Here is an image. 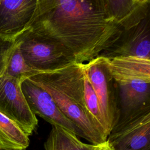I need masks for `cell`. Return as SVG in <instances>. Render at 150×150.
Listing matches in <instances>:
<instances>
[{
    "mask_svg": "<svg viewBox=\"0 0 150 150\" xmlns=\"http://www.w3.org/2000/svg\"><path fill=\"white\" fill-rule=\"evenodd\" d=\"M22 82L12 77H0V112L15 122L29 137L36 129L38 120L22 93Z\"/></svg>",
    "mask_w": 150,
    "mask_h": 150,
    "instance_id": "obj_4",
    "label": "cell"
},
{
    "mask_svg": "<svg viewBox=\"0 0 150 150\" xmlns=\"http://www.w3.org/2000/svg\"><path fill=\"white\" fill-rule=\"evenodd\" d=\"M34 76L70 97L88 112L84 101L83 63H75L57 70L40 73Z\"/></svg>",
    "mask_w": 150,
    "mask_h": 150,
    "instance_id": "obj_10",
    "label": "cell"
},
{
    "mask_svg": "<svg viewBox=\"0 0 150 150\" xmlns=\"http://www.w3.org/2000/svg\"><path fill=\"white\" fill-rule=\"evenodd\" d=\"M52 129L44 144L45 150H98L99 145L86 144L73 132L57 125Z\"/></svg>",
    "mask_w": 150,
    "mask_h": 150,
    "instance_id": "obj_15",
    "label": "cell"
},
{
    "mask_svg": "<svg viewBox=\"0 0 150 150\" xmlns=\"http://www.w3.org/2000/svg\"><path fill=\"white\" fill-rule=\"evenodd\" d=\"M84 72L96 95L107 138L119 118L118 87L109 67L108 59L98 56L83 63Z\"/></svg>",
    "mask_w": 150,
    "mask_h": 150,
    "instance_id": "obj_2",
    "label": "cell"
},
{
    "mask_svg": "<svg viewBox=\"0 0 150 150\" xmlns=\"http://www.w3.org/2000/svg\"></svg>",
    "mask_w": 150,
    "mask_h": 150,
    "instance_id": "obj_19",
    "label": "cell"
},
{
    "mask_svg": "<svg viewBox=\"0 0 150 150\" xmlns=\"http://www.w3.org/2000/svg\"><path fill=\"white\" fill-rule=\"evenodd\" d=\"M21 89L31 111L52 125H57L85 138L82 131L60 110L50 95L29 79L21 83Z\"/></svg>",
    "mask_w": 150,
    "mask_h": 150,
    "instance_id": "obj_7",
    "label": "cell"
},
{
    "mask_svg": "<svg viewBox=\"0 0 150 150\" xmlns=\"http://www.w3.org/2000/svg\"><path fill=\"white\" fill-rule=\"evenodd\" d=\"M107 17L128 30L149 15V0H101Z\"/></svg>",
    "mask_w": 150,
    "mask_h": 150,
    "instance_id": "obj_12",
    "label": "cell"
},
{
    "mask_svg": "<svg viewBox=\"0 0 150 150\" xmlns=\"http://www.w3.org/2000/svg\"><path fill=\"white\" fill-rule=\"evenodd\" d=\"M122 30L107 17L101 0H38L26 30L60 43L83 63L111 46Z\"/></svg>",
    "mask_w": 150,
    "mask_h": 150,
    "instance_id": "obj_1",
    "label": "cell"
},
{
    "mask_svg": "<svg viewBox=\"0 0 150 150\" xmlns=\"http://www.w3.org/2000/svg\"><path fill=\"white\" fill-rule=\"evenodd\" d=\"M39 73L25 63L18 40L0 39V77H12L23 81Z\"/></svg>",
    "mask_w": 150,
    "mask_h": 150,
    "instance_id": "obj_13",
    "label": "cell"
},
{
    "mask_svg": "<svg viewBox=\"0 0 150 150\" xmlns=\"http://www.w3.org/2000/svg\"><path fill=\"white\" fill-rule=\"evenodd\" d=\"M0 150H10V149H0Z\"/></svg>",
    "mask_w": 150,
    "mask_h": 150,
    "instance_id": "obj_18",
    "label": "cell"
},
{
    "mask_svg": "<svg viewBox=\"0 0 150 150\" xmlns=\"http://www.w3.org/2000/svg\"><path fill=\"white\" fill-rule=\"evenodd\" d=\"M99 56L108 59L132 56L150 60L149 15L137 26L122 30L118 38Z\"/></svg>",
    "mask_w": 150,
    "mask_h": 150,
    "instance_id": "obj_8",
    "label": "cell"
},
{
    "mask_svg": "<svg viewBox=\"0 0 150 150\" xmlns=\"http://www.w3.org/2000/svg\"><path fill=\"white\" fill-rule=\"evenodd\" d=\"M38 0H0V39L15 40L27 30Z\"/></svg>",
    "mask_w": 150,
    "mask_h": 150,
    "instance_id": "obj_9",
    "label": "cell"
},
{
    "mask_svg": "<svg viewBox=\"0 0 150 150\" xmlns=\"http://www.w3.org/2000/svg\"><path fill=\"white\" fill-rule=\"evenodd\" d=\"M106 142L111 150H150V112L110 133Z\"/></svg>",
    "mask_w": 150,
    "mask_h": 150,
    "instance_id": "obj_11",
    "label": "cell"
},
{
    "mask_svg": "<svg viewBox=\"0 0 150 150\" xmlns=\"http://www.w3.org/2000/svg\"><path fill=\"white\" fill-rule=\"evenodd\" d=\"M98 150H111V149L109 147L107 142L105 141L99 145V148Z\"/></svg>",
    "mask_w": 150,
    "mask_h": 150,
    "instance_id": "obj_17",
    "label": "cell"
},
{
    "mask_svg": "<svg viewBox=\"0 0 150 150\" xmlns=\"http://www.w3.org/2000/svg\"><path fill=\"white\" fill-rule=\"evenodd\" d=\"M29 137L12 120L0 112V149L25 150Z\"/></svg>",
    "mask_w": 150,
    "mask_h": 150,
    "instance_id": "obj_16",
    "label": "cell"
},
{
    "mask_svg": "<svg viewBox=\"0 0 150 150\" xmlns=\"http://www.w3.org/2000/svg\"><path fill=\"white\" fill-rule=\"evenodd\" d=\"M108 63L111 73L116 83L135 80L150 81L149 60L132 56L118 57L108 59Z\"/></svg>",
    "mask_w": 150,
    "mask_h": 150,
    "instance_id": "obj_14",
    "label": "cell"
},
{
    "mask_svg": "<svg viewBox=\"0 0 150 150\" xmlns=\"http://www.w3.org/2000/svg\"><path fill=\"white\" fill-rule=\"evenodd\" d=\"M28 79L50 95L62 112L82 131L86 139L91 144L96 145L106 141L103 133L93 122L88 112L74 101L52 85L35 76Z\"/></svg>",
    "mask_w": 150,
    "mask_h": 150,
    "instance_id": "obj_6",
    "label": "cell"
},
{
    "mask_svg": "<svg viewBox=\"0 0 150 150\" xmlns=\"http://www.w3.org/2000/svg\"><path fill=\"white\" fill-rule=\"evenodd\" d=\"M16 39L28 66L39 73L50 72L77 63L73 54L60 43L28 30Z\"/></svg>",
    "mask_w": 150,
    "mask_h": 150,
    "instance_id": "obj_3",
    "label": "cell"
},
{
    "mask_svg": "<svg viewBox=\"0 0 150 150\" xmlns=\"http://www.w3.org/2000/svg\"><path fill=\"white\" fill-rule=\"evenodd\" d=\"M117 84L119 118L110 133L150 112V81L135 80L117 83Z\"/></svg>",
    "mask_w": 150,
    "mask_h": 150,
    "instance_id": "obj_5",
    "label": "cell"
}]
</instances>
